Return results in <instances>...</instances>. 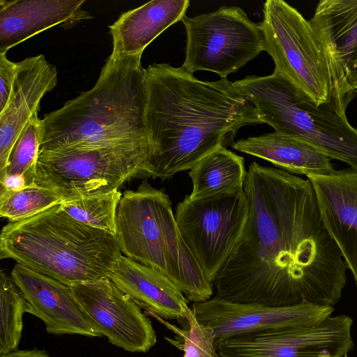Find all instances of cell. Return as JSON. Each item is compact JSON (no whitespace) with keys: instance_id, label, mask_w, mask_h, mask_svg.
I'll list each match as a JSON object with an SVG mask.
<instances>
[{"instance_id":"cell-1","label":"cell","mask_w":357,"mask_h":357,"mask_svg":"<svg viewBox=\"0 0 357 357\" xmlns=\"http://www.w3.org/2000/svg\"><path fill=\"white\" fill-rule=\"evenodd\" d=\"M243 190L247 226L213 282L215 297L270 307H333L348 268L325 227L310 180L253 162Z\"/></svg>"},{"instance_id":"cell-2","label":"cell","mask_w":357,"mask_h":357,"mask_svg":"<svg viewBox=\"0 0 357 357\" xmlns=\"http://www.w3.org/2000/svg\"><path fill=\"white\" fill-rule=\"evenodd\" d=\"M144 126L151 177L161 181L191 169L238 130L261 123L255 106L227 78L202 81L182 66L145 69Z\"/></svg>"},{"instance_id":"cell-3","label":"cell","mask_w":357,"mask_h":357,"mask_svg":"<svg viewBox=\"0 0 357 357\" xmlns=\"http://www.w3.org/2000/svg\"><path fill=\"white\" fill-rule=\"evenodd\" d=\"M142 54L112 57L94 86L41 119L39 153L147 144Z\"/></svg>"},{"instance_id":"cell-4","label":"cell","mask_w":357,"mask_h":357,"mask_svg":"<svg viewBox=\"0 0 357 357\" xmlns=\"http://www.w3.org/2000/svg\"><path fill=\"white\" fill-rule=\"evenodd\" d=\"M116 237L72 218L56 205L8 222L0 236V258L72 286L109 278L122 256Z\"/></svg>"},{"instance_id":"cell-5","label":"cell","mask_w":357,"mask_h":357,"mask_svg":"<svg viewBox=\"0 0 357 357\" xmlns=\"http://www.w3.org/2000/svg\"><path fill=\"white\" fill-rule=\"evenodd\" d=\"M116 238L123 256L164 274L188 301L210 299L213 285L185 244L164 190L144 181L137 190L123 192Z\"/></svg>"},{"instance_id":"cell-6","label":"cell","mask_w":357,"mask_h":357,"mask_svg":"<svg viewBox=\"0 0 357 357\" xmlns=\"http://www.w3.org/2000/svg\"><path fill=\"white\" fill-rule=\"evenodd\" d=\"M234 84L255 106L261 123L310 144L357 172V129L346 116L351 100L317 104L274 71L267 76H247Z\"/></svg>"},{"instance_id":"cell-7","label":"cell","mask_w":357,"mask_h":357,"mask_svg":"<svg viewBox=\"0 0 357 357\" xmlns=\"http://www.w3.org/2000/svg\"><path fill=\"white\" fill-rule=\"evenodd\" d=\"M260 23L274 72L317 104L351 100L342 66L310 20L283 0H267Z\"/></svg>"},{"instance_id":"cell-8","label":"cell","mask_w":357,"mask_h":357,"mask_svg":"<svg viewBox=\"0 0 357 357\" xmlns=\"http://www.w3.org/2000/svg\"><path fill=\"white\" fill-rule=\"evenodd\" d=\"M149 177L147 144H128L39 153L35 184L66 201L107 193L134 178Z\"/></svg>"},{"instance_id":"cell-9","label":"cell","mask_w":357,"mask_h":357,"mask_svg":"<svg viewBox=\"0 0 357 357\" xmlns=\"http://www.w3.org/2000/svg\"><path fill=\"white\" fill-rule=\"evenodd\" d=\"M181 22L186 33L185 57L182 67L193 74L208 70L227 78L265 51L261 23L250 20L237 6H222L215 11Z\"/></svg>"},{"instance_id":"cell-10","label":"cell","mask_w":357,"mask_h":357,"mask_svg":"<svg viewBox=\"0 0 357 357\" xmlns=\"http://www.w3.org/2000/svg\"><path fill=\"white\" fill-rule=\"evenodd\" d=\"M249 213L243 188L197 200L186 195L177 204L174 216L181 236L213 285L241 242Z\"/></svg>"},{"instance_id":"cell-11","label":"cell","mask_w":357,"mask_h":357,"mask_svg":"<svg viewBox=\"0 0 357 357\" xmlns=\"http://www.w3.org/2000/svg\"><path fill=\"white\" fill-rule=\"evenodd\" d=\"M352 323L347 315L329 317L307 327L237 335L215 346L220 357H344L354 347Z\"/></svg>"},{"instance_id":"cell-12","label":"cell","mask_w":357,"mask_h":357,"mask_svg":"<svg viewBox=\"0 0 357 357\" xmlns=\"http://www.w3.org/2000/svg\"><path fill=\"white\" fill-rule=\"evenodd\" d=\"M69 287L92 328L112 344L145 353L155 344L149 319L109 278Z\"/></svg>"},{"instance_id":"cell-13","label":"cell","mask_w":357,"mask_h":357,"mask_svg":"<svg viewBox=\"0 0 357 357\" xmlns=\"http://www.w3.org/2000/svg\"><path fill=\"white\" fill-rule=\"evenodd\" d=\"M197 320L211 327L215 344L240 334L272 328L307 327L324 321L333 307L309 304L290 307H270L256 303H238L214 297L193 303Z\"/></svg>"},{"instance_id":"cell-14","label":"cell","mask_w":357,"mask_h":357,"mask_svg":"<svg viewBox=\"0 0 357 357\" xmlns=\"http://www.w3.org/2000/svg\"><path fill=\"white\" fill-rule=\"evenodd\" d=\"M11 278L26 300L29 313L43 321L47 333L100 336L69 286L19 264L13 268Z\"/></svg>"},{"instance_id":"cell-15","label":"cell","mask_w":357,"mask_h":357,"mask_svg":"<svg viewBox=\"0 0 357 357\" xmlns=\"http://www.w3.org/2000/svg\"><path fill=\"white\" fill-rule=\"evenodd\" d=\"M57 83L56 67L43 54L17 62L8 103L0 112V179L6 174L15 142L29 121L38 116L42 98Z\"/></svg>"},{"instance_id":"cell-16","label":"cell","mask_w":357,"mask_h":357,"mask_svg":"<svg viewBox=\"0 0 357 357\" xmlns=\"http://www.w3.org/2000/svg\"><path fill=\"white\" fill-rule=\"evenodd\" d=\"M315 192L320 214L357 284V172L335 171L307 176Z\"/></svg>"},{"instance_id":"cell-17","label":"cell","mask_w":357,"mask_h":357,"mask_svg":"<svg viewBox=\"0 0 357 357\" xmlns=\"http://www.w3.org/2000/svg\"><path fill=\"white\" fill-rule=\"evenodd\" d=\"M85 0H0V54L49 28L74 26L93 17Z\"/></svg>"},{"instance_id":"cell-18","label":"cell","mask_w":357,"mask_h":357,"mask_svg":"<svg viewBox=\"0 0 357 357\" xmlns=\"http://www.w3.org/2000/svg\"><path fill=\"white\" fill-rule=\"evenodd\" d=\"M109 279L155 317L185 321L188 301L162 273L122 255Z\"/></svg>"},{"instance_id":"cell-19","label":"cell","mask_w":357,"mask_h":357,"mask_svg":"<svg viewBox=\"0 0 357 357\" xmlns=\"http://www.w3.org/2000/svg\"><path fill=\"white\" fill-rule=\"evenodd\" d=\"M188 0H153L123 13L111 26V56L142 54L144 49L173 24L181 21Z\"/></svg>"},{"instance_id":"cell-20","label":"cell","mask_w":357,"mask_h":357,"mask_svg":"<svg viewBox=\"0 0 357 357\" xmlns=\"http://www.w3.org/2000/svg\"><path fill=\"white\" fill-rule=\"evenodd\" d=\"M232 148L266 160L287 172L328 175L334 172L331 158L310 144L275 132L238 139Z\"/></svg>"},{"instance_id":"cell-21","label":"cell","mask_w":357,"mask_h":357,"mask_svg":"<svg viewBox=\"0 0 357 357\" xmlns=\"http://www.w3.org/2000/svg\"><path fill=\"white\" fill-rule=\"evenodd\" d=\"M247 172L243 157L219 147L190 170L192 200L211 198L243 189Z\"/></svg>"},{"instance_id":"cell-22","label":"cell","mask_w":357,"mask_h":357,"mask_svg":"<svg viewBox=\"0 0 357 357\" xmlns=\"http://www.w3.org/2000/svg\"><path fill=\"white\" fill-rule=\"evenodd\" d=\"M310 22L342 66L357 45V0H321Z\"/></svg>"},{"instance_id":"cell-23","label":"cell","mask_w":357,"mask_h":357,"mask_svg":"<svg viewBox=\"0 0 357 357\" xmlns=\"http://www.w3.org/2000/svg\"><path fill=\"white\" fill-rule=\"evenodd\" d=\"M29 313L26 300L12 278L0 273V356L17 349L23 328V315Z\"/></svg>"},{"instance_id":"cell-24","label":"cell","mask_w":357,"mask_h":357,"mask_svg":"<svg viewBox=\"0 0 357 357\" xmlns=\"http://www.w3.org/2000/svg\"><path fill=\"white\" fill-rule=\"evenodd\" d=\"M122 195L115 190L100 195L63 201L61 206L79 222L116 237V214Z\"/></svg>"},{"instance_id":"cell-25","label":"cell","mask_w":357,"mask_h":357,"mask_svg":"<svg viewBox=\"0 0 357 357\" xmlns=\"http://www.w3.org/2000/svg\"><path fill=\"white\" fill-rule=\"evenodd\" d=\"M62 202L54 191L36 184L18 191L0 189V215L9 222L20 221L61 204Z\"/></svg>"},{"instance_id":"cell-26","label":"cell","mask_w":357,"mask_h":357,"mask_svg":"<svg viewBox=\"0 0 357 357\" xmlns=\"http://www.w3.org/2000/svg\"><path fill=\"white\" fill-rule=\"evenodd\" d=\"M41 137V119L33 118L20 134L10 155L6 174H21L27 186L35 184Z\"/></svg>"},{"instance_id":"cell-27","label":"cell","mask_w":357,"mask_h":357,"mask_svg":"<svg viewBox=\"0 0 357 357\" xmlns=\"http://www.w3.org/2000/svg\"><path fill=\"white\" fill-rule=\"evenodd\" d=\"M185 321L188 324L186 330L169 326L183 338V343L180 344L183 351V357H220L213 330L199 323L190 308L188 310Z\"/></svg>"},{"instance_id":"cell-28","label":"cell","mask_w":357,"mask_h":357,"mask_svg":"<svg viewBox=\"0 0 357 357\" xmlns=\"http://www.w3.org/2000/svg\"><path fill=\"white\" fill-rule=\"evenodd\" d=\"M17 69V63L10 61L6 53L0 54V112L7 106Z\"/></svg>"},{"instance_id":"cell-29","label":"cell","mask_w":357,"mask_h":357,"mask_svg":"<svg viewBox=\"0 0 357 357\" xmlns=\"http://www.w3.org/2000/svg\"><path fill=\"white\" fill-rule=\"evenodd\" d=\"M345 80L349 89L357 90V45L342 61Z\"/></svg>"},{"instance_id":"cell-30","label":"cell","mask_w":357,"mask_h":357,"mask_svg":"<svg viewBox=\"0 0 357 357\" xmlns=\"http://www.w3.org/2000/svg\"><path fill=\"white\" fill-rule=\"evenodd\" d=\"M1 188L12 191H18L27 187L26 179L21 174H6L0 179Z\"/></svg>"},{"instance_id":"cell-31","label":"cell","mask_w":357,"mask_h":357,"mask_svg":"<svg viewBox=\"0 0 357 357\" xmlns=\"http://www.w3.org/2000/svg\"><path fill=\"white\" fill-rule=\"evenodd\" d=\"M0 357H50L45 351L36 349L31 350H15Z\"/></svg>"},{"instance_id":"cell-32","label":"cell","mask_w":357,"mask_h":357,"mask_svg":"<svg viewBox=\"0 0 357 357\" xmlns=\"http://www.w3.org/2000/svg\"><path fill=\"white\" fill-rule=\"evenodd\" d=\"M354 93H356L357 94V90L354 91Z\"/></svg>"},{"instance_id":"cell-33","label":"cell","mask_w":357,"mask_h":357,"mask_svg":"<svg viewBox=\"0 0 357 357\" xmlns=\"http://www.w3.org/2000/svg\"><path fill=\"white\" fill-rule=\"evenodd\" d=\"M344 357H347V356H344Z\"/></svg>"}]
</instances>
